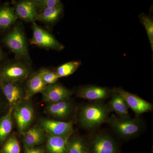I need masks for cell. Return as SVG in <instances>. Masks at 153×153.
I'll list each match as a JSON object with an SVG mask.
<instances>
[{
    "label": "cell",
    "mask_w": 153,
    "mask_h": 153,
    "mask_svg": "<svg viewBox=\"0 0 153 153\" xmlns=\"http://www.w3.org/2000/svg\"><path fill=\"white\" fill-rule=\"evenodd\" d=\"M33 38L30 43L33 45L46 49L60 51L64 49V46L57 41L52 35L37 25L33 23Z\"/></svg>",
    "instance_id": "obj_5"
},
{
    "label": "cell",
    "mask_w": 153,
    "mask_h": 153,
    "mask_svg": "<svg viewBox=\"0 0 153 153\" xmlns=\"http://www.w3.org/2000/svg\"><path fill=\"white\" fill-rule=\"evenodd\" d=\"M14 108H10L8 112L0 118V144L7 140L13 128L12 113Z\"/></svg>",
    "instance_id": "obj_21"
},
{
    "label": "cell",
    "mask_w": 153,
    "mask_h": 153,
    "mask_svg": "<svg viewBox=\"0 0 153 153\" xmlns=\"http://www.w3.org/2000/svg\"><path fill=\"white\" fill-rule=\"evenodd\" d=\"M114 91L120 95L124 100L128 107L137 114H142L152 109V104L134 94L121 88H117Z\"/></svg>",
    "instance_id": "obj_9"
},
{
    "label": "cell",
    "mask_w": 153,
    "mask_h": 153,
    "mask_svg": "<svg viewBox=\"0 0 153 153\" xmlns=\"http://www.w3.org/2000/svg\"><path fill=\"white\" fill-rule=\"evenodd\" d=\"M25 153H44V151L40 148H30L25 149Z\"/></svg>",
    "instance_id": "obj_28"
},
{
    "label": "cell",
    "mask_w": 153,
    "mask_h": 153,
    "mask_svg": "<svg viewBox=\"0 0 153 153\" xmlns=\"http://www.w3.org/2000/svg\"><path fill=\"white\" fill-rule=\"evenodd\" d=\"M25 101L24 100L15 107L12 113L19 131L22 134L29 128L34 116L33 107L29 102Z\"/></svg>",
    "instance_id": "obj_6"
},
{
    "label": "cell",
    "mask_w": 153,
    "mask_h": 153,
    "mask_svg": "<svg viewBox=\"0 0 153 153\" xmlns=\"http://www.w3.org/2000/svg\"><path fill=\"white\" fill-rule=\"evenodd\" d=\"M41 126L44 131L50 135L70 137L73 132V124L71 122H64L44 119L41 121Z\"/></svg>",
    "instance_id": "obj_10"
},
{
    "label": "cell",
    "mask_w": 153,
    "mask_h": 153,
    "mask_svg": "<svg viewBox=\"0 0 153 153\" xmlns=\"http://www.w3.org/2000/svg\"><path fill=\"white\" fill-rule=\"evenodd\" d=\"M3 41L18 59L24 60L31 65L32 60L29 54L27 38L21 24H18L14 26L6 34Z\"/></svg>",
    "instance_id": "obj_1"
},
{
    "label": "cell",
    "mask_w": 153,
    "mask_h": 153,
    "mask_svg": "<svg viewBox=\"0 0 153 153\" xmlns=\"http://www.w3.org/2000/svg\"><path fill=\"white\" fill-rule=\"evenodd\" d=\"M110 111L108 107L100 103L87 105L79 114V122L84 127L91 128L107 121Z\"/></svg>",
    "instance_id": "obj_2"
},
{
    "label": "cell",
    "mask_w": 153,
    "mask_h": 153,
    "mask_svg": "<svg viewBox=\"0 0 153 153\" xmlns=\"http://www.w3.org/2000/svg\"><path fill=\"white\" fill-rule=\"evenodd\" d=\"M3 153H20L19 141L15 137H10L6 141L2 149Z\"/></svg>",
    "instance_id": "obj_25"
},
{
    "label": "cell",
    "mask_w": 153,
    "mask_h": 153,
    "mask_svg": "<svg viewBox=\"0 0 153 153\" xmlns=\"http://www.w3.org/2000/svg\"><path fill=\"white\" fill-rule=\"evenodd\" d=\"M79 61H71L57 67L55 72L59 78L65 77L72 74L80 66Z\"/></svg>",
    "instance_id": "obj_22"
},
{
    "label": "cell",
    "mask_w": 153,
    "mask_h": 153,
    "mask_svg": "<svg viewBox=\"0 0 153 153\" xmlns=\"http://www.w3.org/2000/svg\"><path fill=\"white\" fill-rule=\"evenodd\" d=\"M76 95L80 98L88 100H100L107 98L109 95V91L105 88L88 86L80 88Z\"/></svg>",
    "instance_id": "obj_15"
},
{
    "label": "cell",
    "mask_w": 153,
    "mask_h": 153,
    "mask_svg": "<svg viewBox=\"0 0 153 153\" xmlns=\"http://www.w3.org/2000/svg\"><path fill=\"white\" fill-rule=\"evenodd\" d=\"M41 93L44 101L51 104L68 100L72 92L60 83L55 82L47 85Z\"/></svg>",
    "instance_id": "obj_8"
},
{
    "label": "cell",
    "mask_w": 153,
    "mask_h": 153,
    "mask_svg": "<svg viewBox=\"0 0 153 153\" xmlns=\"http://www.w3.org/2000/svg\"><path fill=\"white\" fill-rule=\"evenodd\" d=\"M31 73L30 65L18 59L6 63L0 68V82H23Z\"/></svg>",
    "instance_id": "obj_3"
},
{
    "label": "cell",
    "mask_w": 153,
    "mask_h": 153,
    "mask_svg": "<svg viewBox=\"0 0 153 153\" xmlns=\"http://www.w3.org/2000/svg\"><path fill=\"white\" fill-rule=\"evenodd\" d=\"M25 88V100H28L33 96L42 93L47 85L44 82L39 70L30 74Z\"/></svg>",
    "instance_id": "obj_12"
},
{
    "label": "cell",
    "mask_w": 153,
    "mask_h": 153,
    "mask_svg": "<svg viewBox=\"0 0 153 153\" xmlns=\"http://www.w3.org/2000/svg\"><path fill=\"white\" fill-rule=\"evenodd\" d=\"M141 23L143 25L146 31L149 41L150 43L151 48L153 51V22L150 17L145 14L140 16Z\"/></svg>",
    "instance_id": "obj_24"
},
{
    "label": "cell",
    "mask_w": 153,
    "mask_h": 153,
    "mask_svg": "<svg viewBox=\"0 0 153 153\" xmlns=\"http://www.w3.org/2000/svg\"><path fill=\"white\" fill-rule=\"evenodd\" d=\"M108 123L118 135L123 138L132 137L139 133L141 130L140 121L136 119L128 117H117L112 116L108 118Z\"/></svg>",
    "instance_id": "obj_4"
},
{
    "label": "cell",
    "mask_w": 153,
    "mask_h": 153,
    "mask_svg": "<svg viewBox=\"0 0 153 153\" xmlns=\"http://www.w3.org/2000/svg\"><path fill=\"white\" fill-rule=\"evenodd\" d=\"M84 153H88V152H84Z\"/></svg>",
    "instance_id": "obj_30"
},
{
    "label": "cell",
    "mask_w": 153,
    "mask_h": 153,
    "mask_svg": "<svg viewBox=\"0 0 153 153\" xmlns=\"http://www.w3.org/2000/svg\"><path fill=\"white\" fill-rule=\"evenodd\" d=\"M0 30H1V28H0Z\"/></svg>",
    "instance_id": "obj_31"
},
{
    "label": "cell",
    "mask_w": 153,
    "mask_h": 153,
    "mask_svg": "<svg viewBox=\"0 0 153 153\" xmlns=\"http://www.w3.org/2000/svg\"><path fill=\"white\" fill-rule=\"evenodd\" d=\"M37 9L40 11L46 9L52 8L61 4L60 0H34ZM39 13V12H38Z\"/></svg>",
    "instance_id": "obj_27"
},
{
    "label": "cell",
    "mask_w": 153,
    "mask_h": 153,
    "mask_svg": "<svg viewBox=\"0 0 153 153\" xmlns=\"http://www.w3.org/2000/svg\"><path fill=\"white\" fill-rule=\"evenodd\" d=\"M39 71L41 78L47 85L55 83L59 78L55 71H52L48 68H41Z\"/></svg>",
    "instance_id": "obj_26"
},
{
    "label": "cell",
    "mask_w": 153,
    "mask_h": 153,
    "mask_svg": "<svg viewBox=\"0 0 153 153\" xmlns=\"http://www.w3.org/2000/svg\"><path fill=\"white\" fill-rule=\"evenodd\" d=\"M117 151L116 143L109 136L100 135L94 141L93 153H117Z\"/></svg>",
    "instance_id": "obj_14"
},
{
    "label": "cell",
    "mask_w": 153,
    "mask_h": 153,
    "mask_svg": "<svg viewBox=\"0 0 153 153\" xmlns=\"http://www.w3.org/2000/svg\"><path fill=\"white\" fill-rule=\"evenodd\" d=\"M22 82H0V89L11 108H15L25 100V89Z\"/></svg>",
    "instance_id": "obj_7"
},
{
    "label": "cell",
    "mask_w": 153,
    "mask_h": 153,
    "mask_svg": "<svg viewBox=\"0 0 153 153\" xmlns=\"http://www.w3.org/2000/svg\"><path fill=\"white\" fill-rule=\"evenodd\" d=\"M17 18L27 22L37 21L38 11L34 0H23L17 2L14 7Z\"/></svg>",
    "instance_id": "obj_11"
},
{
    "label": "cell",
    "mask_w": 153,
    "mask_h": 153,
    "mask_svg": "<svg viewBox=\"0 0 153 153\" xmlns=\"http://www.w3.org/2000/svg\"><path fill=\"white\" fill-rule=\"evenodd\" d=\"M3 57V54L1 48V47H0V62H1V60L2 59Z\"/></svg>",
    "instance_id": "obj_29"
},
{
    "label": "cell",
    "mask_w": 153,
    "mask_h": 153,
    "mask_svg": "<svg viewBox=\"0 0 153 153\" xmlns=\"http://www.w3.org/2000/svg\"><path fill=\"white\" fill-rule=\"evenodd\" d=\"M110 111H114L120 117H128V107L124 100L118 94L114 92L108 104Z\"/></svg>",
    "instance_id": "obj_20"
},
{
    "label": "cell",
    "mask_w": 153,
    "mask_h": 153,
    "mask_svg": "<svg viewBox=\"0 0 153 153\" xmlns=\"http://www.w3.org/2000/svg\"><path fill=\"white\" fill-rule=\"evenodd\" d=\"M62 3L52 8L46 9L38 13L37 21L47 24L55 23L59 19L63 12Z\"/></svg>",
    "instance_id": "obj_19"
},
{
    "label": "cell",
    "mask_w": 153,
    "mask_h": 153,
    "mask_svg": "<svg viewBox=\"0 0 153 153\" xmlns=\"http://www.w3.org/2000/svg\"><path fill=\"white\" fill-rule=\"evenodd\" d=\"M69 137L55 136L49 135L47 148L49 153H67Z\"/></svg>",
    "instance_id": "obj_16"
},
{
    "label": "cell",
    "mask_w": 153,
    "mask_h": 153,
    "mask_svg": "<svg viewBox=\"0 0 153 153\" xmlns=\"http://www.w3.org/2000/svg\"><path fill=\"white\" fill-rule=\"evenodd\" d=\"M86 149L84 142L79 138L75 137L69 141L67 153H84Z\"/></svg>",
    "instance_id": "obj_23"
},
{
    "label": "cell",
    "mask_w": 153,
    "mask_h": 153,
    "mask_svg": "<svg viewBox=\"0 0 153 153\" xmlns=\"http://www.w3.org/2000/svg\"><path fill=\"white\" fill-rule=\"evenodd\" d=\"M71 109V102L68 100L51 103L46 108V111L48 114L61 119L67 117Z\"/></svg>",
    "instance_id": "obj_17"
},
{
    "label": "cell",
    "mask_w": 153,
    "mask_h": 153,
    "mask_svg": "<svg viewBox=\"0 0 153 153\" xmlns=\"http://www.w3.org/2000/svg\"><path fill=\"white\" fill-rule=\"evenodd\" d=\"M17 19L14 7L8 4L0 8V28L5 29L10 27L16 23Z\"/></svg>",
    "instance_id": "obj_18"
},
{
    "label": "cell",
    "mask_w": 153,
    "mask_h": 153,
    "mask_svg": "<svg viewBox=\"0 0 153 153\" xmlns=\"http://www.w3.org/2000/svg\"><path fill=\"white\" fill-rule=\"evenodd\" d=\"M22 134L25 149L35 148L36 146L41 144L45 139L44 130L37 126L29 129Z\"/></svg>",
    "instance_id": "obj_13"
}]
</instances>
